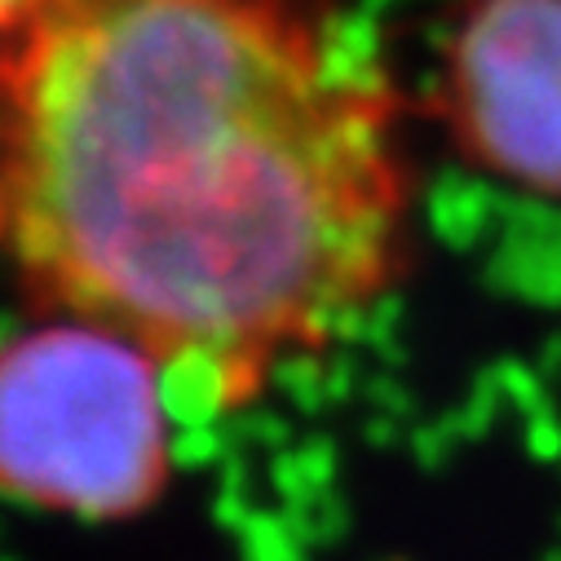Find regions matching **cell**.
Wrapping results in <instances>:
<instances>
[{
  "instance_id": "1",
  "label": "cell",
  "mask_w": 561,
  "mask_h": 561,
  "mask_svg": "<svg viewBox=\"0 0 561 561\" xmlns=\"http://www.w3.org/2000/svg\"><path fill=\"white\" fill-rule=\"evenodd\" d=\"M398 115L332 0H45L0 67V234L32 310L234 407L402 274Z\"/></svg>"
},
{
  "instance_id": "2",
  "label": "cell",
  "mask_w": 561,
  "mask_h": 561,
  "mask_svg": "<svg viewBox=\"0 0 561 561\" xmlns=\"http://www.w3.org/2000/svg\"><path fill=\"white\" fill-rule=\"evenodd\" d=\"M169 411L147 350L45 319L0 345V491L84 522L147 513L169 482Z\"/></svg>"
},
{
  "instance_id": "3",
  "label": "cell",
  "mask_w": 561,
  "mask_h": 561,
  "mask_svg": "<svg viewBox=\"0 0 561 561\" xmlns=\"http://www.w3.org/2000/svg\"><path fill=\"white\" fill-rule=\"evenodd\" d=\"M438 115L465 160L561 199V0H465L443 41Z\"/></svg>"
},
{
  "instance_id": "4",
  "label": "cell",
  "mask_w": 561,
  "mask_h": 561,
  "mask_svg": "<svg viewBox=\"0 0 561 561\" xmlns=\"http://www.w3.org/2000/svg\"><path fill=\"white\" fill-rule=\"evenodd\" d=\"M41 10H45V0H0V67L10 62V54L19 49V41L27 36Z\"/></svg>"
}]
</instances>
